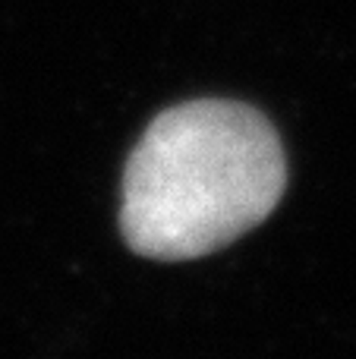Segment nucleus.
Here are the masks:
<instances>
[{
  "label": "nucleus",
  "mask_w": 356,
  "mask_h": 359,
  "mask_svg": "<svg viewBox=\"0 0 356 359\" xmlns=\"http://www.w3.org/2000/svg\"><path fill=\"white\" fill-rule=\"evenodd\" d=\"M284 189L287 155L256 107L186 101L158 114L132 149L120 233L142 259H202L259 227Z\"/></svg>",
  "instance_id": "1"
}]
</instances>
